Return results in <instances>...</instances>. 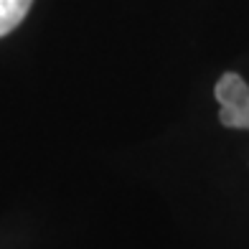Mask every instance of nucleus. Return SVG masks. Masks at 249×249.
Segmentation results:
<instances>
[{"label":"nucleus","mask_w":249,"mask_h":249,"mask_svg":"<svg viewBox=\"0 0 249 249\" xmlns=\"http://www.w3.org/2000/svg\"><path fill=\"white\" fill-rule=\"evenodd\" d=\"M33 0H0V38L20 26Z\"/></svg>","instance_id":"f03ea898"},{"label":"nucleus","mask_w":249,"mask_h":249,"mask_svg":"<svg viewBox=\"0 0 249 249\" xmlns=\"http://www.w3.org/2000/svg\"><path fill=\"white\" fill-rule=\"evenodd\" d=\"M213 94L221 105L219 120L224 127L249 130V87L244 79L234 71H226L216 82Z\"/></svg>","instance_id":"f257e3e1"}]
</instances>
